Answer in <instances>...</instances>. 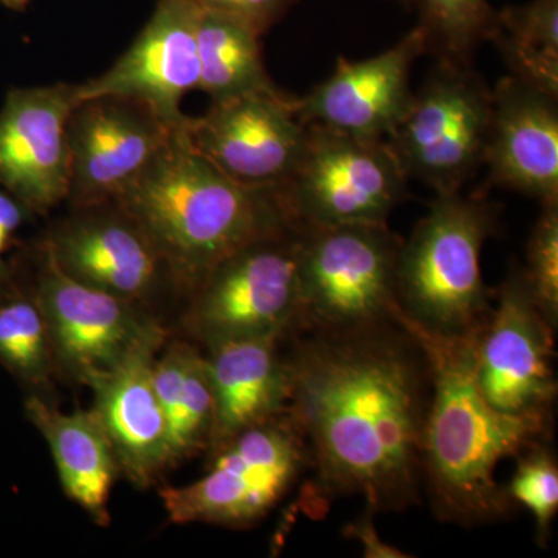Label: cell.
<instances>
[{
  "label": "cell",
  "instance_id": "cell-4",
  "mask_svg": "<svg viewBox=\"0 0 558 558\" xmlns=\"http://www.w3.org/2000/svg\"><path fill=\"white\" fill-rule=\"evenodd\" d=\"M498 227L499 207L483 194H438L400 247L398 299L403 317L440 336L480 332L494 301L484 282L481 253Z\"/></svg>",
  "mask_w": 558,
  "mask_h": 558
},
{
  "label": "cell",
  "instance_id": "cell-19",
  "mask_svg": "<svg viewBox=\"0 0 558 558\" xmlns=\"http://www.w3.org/2000/svg\"><path fill=\"white\" fill-rule=\"evenodd\" d=\"M558 97L519 76L492 90V119L484 165L488 182L558 204Z\"/></svg>",
  "mask_w": 558,
  "mask_h": 558
},
{
  "label": "cell",
  "instance_id": "cell-10",
  "mask_svg": "<svg viewBox=\"0 0 558 558\" xmlns=\"http://www.w3.org/2000/svg\"><path fill=\"white\" fill-rule=\"evenodd\" d=\"M556 330L535 303L520 264H513L476 336V381L492 407L554 418Z\"/></svg>",
  "mask_w": 558,
  "mask_h": 558
},
{
  "label": "cell",
  "instance_id": "cell-23",
  "mask_svg": "<svg viewBox=\"0 0 558 558\" xmlns=\"http://www.w3.org/2000/svg\"><path fill=\"white\" fill-rule=\"evenodd\" d=\"M197 50L199 90L211 102L278 89L264 65L259 33L241 21L202 7Z\"/></svg>",
  "mask_w": 558,
  "mask_h": 558
},
{
  "label": "cell",
  "instance_id": "cell-1",
  "mask_svg": "<svg viewBox=\"0 0 558 558\" xmlns=\"http://www.w3.org/2000/svg\"><path fill=\"white\" fill-rule=\"evenodd\" d=\"M289 410L310 450L311 513L362 497L376 513L424 498L422 439L432 398L427 355L399 322L289 337Z\"/></svg>",
  "mask_w": 558,
  "mask_h": 558
},
{
  "label": "cell",
  "instance_id": "cell-15",
  "mask_svg": "<svg viewBox=\"0 0 558 558\" xmlns=\"http://www.w3.org/2000/svg\"><path fill=\"white\" fill-rule=\"evenodd\" d=\"M80 101L78 84L13 89L0 110V186L33 215L68 202V121Z\"/></svg>",
  "mask_w": 558,
  "mask_h": 558
},
{
  "label": "cell",
  "instance_id": "cell-16",
  "mask_svg": "<svg viewBox=\"0 0 558 558\" xmlns=\"http://www.w3.org/2000/svg\"><path fill=\"white\" fill-rule=\"evenodd\" d=\"M199 0H159L148 24L130 49L97 78L78 84V98H132L149 106L171 126L185 123L183 98L199 90L197 50Z\"/></svg>",
  "mask_w": 558,
  "mask_h": 558
},
{
  "label": "cell",
  "instance_id": "cell-14",
  "mask_svg": "<svg viewBox=\"0 0 558 558\" xmlns=\"http://www.w3.org/2000/svg\"><path fill=\"white\" fill-rule=\"evenodd\" d=\"M40 242L70 278L137 306L172 286L148 231L119 202L72 208Z\"/></svg>",
  "mask_w": 558,
  "mask_h": 558
},
{
  "label": "cell",
  "instance_id": "cell-33",
  "mask_svg": "<svg viewBox=\"0 0 558 558\" xmlns=\"http://www.w3.org/2000/svg\"><path fill=\"white\" fill-rule=\"evenodd\" d=\"M403 2H407V0H403Z\"/></svg>",
  "mask_w": 558,
  "mask_h": 558
},
{
  "label": "cell",
  "instance_id": "cell-21",
  "mask_svg": "<svg viewBox=\"0 0 558 558\" xmlns=\"http://www.w3.org/2000/svg\"><path fill=\"white\" fill-rule=\"evenodd\" d=\"M25 414L49 446L65 497L108 527L110 494L121 473L98 414L92 409L64 413L39 395H28Z\"/></svg>",
  "mask_w": 558,
  "mask_h": 558
},
{
  "label": "cell",
  "instance_id": "cell-9",
  "mask_svg": "<svg viewBox=\"0 0 558 558\" xmlns=\"http://www.w3.org/2000/svg\"><path fill=\"white\" fill-rule=\"evenodd\" d=\"M490 119L492 90L472 64L438 58L387 142L409 180L457 193L484 165Z\"/></svg>",
  "mask_w": 558,
  "mask_h": 558
},
{
  "label": "cell",
  "instance_id": "cell-30",
  "mask_svg": "<svg viewBox=\"0 0 558 558\" xmlns=\"http://www.w3.org/2000/svg\"><path fill=\"white\" fill-rule=\"evenodd\" d=\"M33 216L35 215L31 209L0 186V290L5 289L16 278L5 256L13 245L17 231Z\"/></svg>",
  "mask_w": 558,
  "mask_h": 558
},
{
  "label": "cell",
  "instance_id": "cell-20",
  "mask_svg": "<svg viewBox=\"0 0 558 558\" xmlns=\"http://www.w3.org/2000/svg\"><path fill=\"white\" fill-rule=\"evenodd\" d=\"M288 339L270 336L227 341L204 352L215 399L208 458L244 429L289 409Z\"/></svg>",
  "mask_w": 558,
  "mask_h": 558
},
{
  "label": "cell",
  "instance_id": "cell-11",
  "mask_svg": "<svg viewBox=\"0 0 558 558\" xmlns=\"http://www.w3.org/2000/svg\"><path fill=\"white\" fill-rule=\"evenodd\" d=\"M36 255L31 289L49 326L58 373L68 379L87 387L161 328L142 306L70 278L43 242Z\"/></svg>",
  "mask_w": 558,
  "mask_h": 558
},
{
  "label": "cell",
  "instance_id": "cell-24",
  "mask_svg": "<svg viewBox=\"0 0 558 558\" xmlns=\"http://www.w3.org/2000/svg\"><path fill=\"white\" fill-rule=\"evenodd\" d=\"M0 363L31 395L44 398L58 373L43 310L16 278L0 290Z\"/></svg>",
  "mask_w": 558,
  "mask_h": 558
},
{
  "label": "cell",
  "instance_id": "cell-7",
  "mask_svg": "<svg viewBox=\"0 0 558 558\" xmlns=\"http://www.w3.org/2000/svg\"><path fill=\"white\" fill-rule=\"evenodd\" d=\"M277 190L296 230L385 226L405 201L409 178L387 140L307 124L303 156Z\"/></svg>",
  "mask_w": 558,
  "mask_h": 558
},
{
  "label": "cell",
  "instance_id": "cell-5",
  "mask_svg": "<svg viewBox=\"0 0 558 558\" xmlns=\"http://www.w3.org/2000/svg\"><path fill=\"white\" fill-rule=\"evenodd\" d=\"M402 242L388 223L299 230L300 311L292 336L396 322Z\"/></svg>",
  "mask_w": 558,
  "mask_h": 558
},
{
  "label": "cell",
  "instance_id": "cell-2",
  "mask_svg": "<svg viewBox=\"0 0 558 558\" xmlns=\"http://www.w3.org/2000/svg\"><path fill=\"white\" fill-rule=\"evenodd\" d=\"M427 355L432 398L424 439V495L436 519L461 527L501 523L515 505L495 472L506 458L553 438L554 418L517 416L492 407L475 374L476 333L440 336L396 315Z\"/></svg>",
  "mask_w": 558,
  "mask_h": 558
},
{
  "label": "cell",
  "instance_id": "cell-6",
  "mask_svg": "<svg viewBox=\"0 0 558 558\" xmlns=\"http://www.w3.org/2000/svg\"><path fill=\"white\" fill-rule=\"evenodd\" d=\"M208 459L207 473L199 480L161 488L171 523L253 526L311 468L306 439L289 409L244 429Z\"/></svg>",
  "mask_w": 558,
  "mask_h": 558
},
{
  "label": "cell",
  "instance_id": "cell-3",
  "mask_svg": "<svg viewBox=\"0 0 558 558\" xmlns=\"http://www.w3.org/2000/svg\"><path fill=\"white\" fill-rule=\"evenodd\" d=\"M182 126L116 202L148 231L172 288L189 299L238 250L295 227L277 189L229 178L191 148Z\"/></svg>",
  "mask_w": 558,
  "mask_h": 558
},
{
  "label": "cell",
  "instance_id": "cell-26",
  "mask_svg": "<svg viewBox=\"0 0 558 558\" xmlns=\"http://www.w3.org/2000/svg\"><path fill=\"white\" fill-rule=\"evenodd\" d=\"M421 14V27L428 49L438 58L472 64L481 44L490 40L497 24V10L488 0H407Z\"/></svg>",
  "mask_w": 558,
  "mask_h": 558
},
{
  "label": "cell",
  "instance_id": "cell-22",
  "mask_svg": "<svg viewBox=\"0 0 558 558\" xmlns=\"http://www.w3.org/2000/svg\"><path fill=\"white\" fill-rule=\"evenodd\" d=\"M153 379L167 421L172 468L207 453L215 399L204 352L186 341L165 343L154 362Z\"/></svg>",
  "mask_w": 558,
  "mask_h": 558
},
{
  "label": "cell",
  "instance_id": "cell-8",
  "mask_svg": "<svg viewBox=\"0 0 558 558\" xmlns=\"http://www.w3.org/2000/svg\"><path fill=\"white\" fill-rule=\"evenodd\" d=\"M300 311L299 230L252 242L219 263L189 296L183 326L205 349L290 337Z\"/></svg>",
  "mask_w": 558,
  "mask_h": 558
},
{
  "label": "cell",
  "instance_id": "cell-31",
  "mask_svg": "<svg viewBox=\"0 0 558 558\" xmlns=\"http://www.w3.org/2000/svg\"><path fill=\"white\" fill-rule=\"evenodd\" d=\"M377 513L373 509L365 508L360 513L359 519L351 521L344 526V537L355 539L362 545L363 556L368 558H405L411 557L396 546L388 545L380 538L377 532L376 519Z\"/></svg>",
  "mask_w": 558,
  "mask_h": 558
},
{
  "label": "cell",
  "instance_id": "cell-17",
  "mask_svg": "<svg viewBox=\"0 0 558 558\" xmlns=\"http://www.w3.org/2000/svg\"><path fill=\"white\" fill-rule=\"evenodd\" d=\"M427 50V35L417 25L391 49L368 60L339 57L328 80L296 98L301 121L359 137L387 140L409 113L414 97L411 69Z\"/></svg>",
  "mask_w": 558,
  "mask_h": 558
},
{
  "label": "cell",
  "instance_id": "cell-27",
  "mask_svg": "<svg viewBox=\"0 0 558 558\" xmlns=\"http://www.w3.org/2000/svg\"><path fill=\"white\" fill-rule=\"evenodd\" d=\"M515 458L517 469L506 492L513 505L532 513L537 545L548 548L558 510V462L550 439L532 444Z\"/></svg>",
  "mask_w": 558,
  "mask_h": 558
},
{
  "label": "cell",
  "instance_id": "cell-32",
  "mask_svg": "<svg viewBox=\"0 0 558 558\" xmlns=\"http://www.w3.org/2000/svg\"><path fill=\"white\" fill-rule=\"evenodd\" d=\"M32 0H0L3 7L14 11H24L31 5Z\"/></svg>",
  "mask_w": 558,
  "mask_h": 558
},
{
  "label": "cell",
  "instance_id": "cell-12",
  "mask_svg": "<svg viewBox=\"0 0 558 558\" xmlns=\"http://www.w3.org/2000/svg\"><path fill=\"white\" fill-rule=\"evenodd\" d=\"M182 131L229 178L274 189L295 171L307 140L296 98L279 89L211 102L204 116L186 117Z\"/></svg>",
  "mask_w": 558,
  "mask_h": 558
},
{
  "label": "cell",
  "instance_id": "cell-13",
  "mask_svg": "<svg viewBox=\"0 0 558 558\" xmlns=\"http://www.w3.org/2000/svg\"><path fill=\"white\" fill-rule=\"evenodd\" d=\"M178 130L132 98L76 102L68 121L70 207L119 201Z\"/></svg>",
  "mask_w": 558,
  "mask_h": 558
},
{
  "label": "cell",
  "instance_id": "cell-25",
  "mask_svg": "<svg viewBox=\"0 0 558 558\" xmlns=\"http://www.w3.org/2000/svg\"><path fill=\"white\" fill-rule=\"evenodd\" d=\"M490 40L512 75L558 97V0H531L497 11Z\"/></svg>",
  "mask_w": 558,
  "mask_h": 558
},
{
  "label": "cell",
  "instance_id": "cell-18",
  "mask_svg": "<svg viewBox=\"0 0 558 558\" xmlns=\"http://www.w3.org/2000/svg\"><path fill=\"white\" fill-rule=\"evenodd\" d=\"M167 340L161 326L87 385L94 391L92 410L108 432L120 473L138 488L153 486L172 468L167 421L153 379L154 362Z\"/></svg>",
  "mask_w": 558,
  "mask_h": 558
},
{
  "label": "cell",
  "instance_id": "cell-29",
  "mask_svg": "<svg viewBox=\"0 0 558 558\" xmlns=\"http://www.w3.org/2000/svg\"><path fill=\"white\" fill-rule=\"evenodd\" d=\"M204 9L218 11L248 25L260 36L278 24L296 0H199Z\"/></svg>",
  "mask_w": 558,
  "mask_h": 558
},
{
  "label": "cell",
  "instance_id": "cell-28",
  "mask_svg": "<svg viewBox=\"0 0 558 558\" xmlns=\"http://www.w3.org/2000/svg\"><path fill=\"white\" fill-rule=\"evenodd\" d=\"M535 303L550 325L558 326V204L542 205V215L526 245L521 266Z\"/></svg>",
  "mask_w": 558,
  "mask_h": 558
}]
</instances>
